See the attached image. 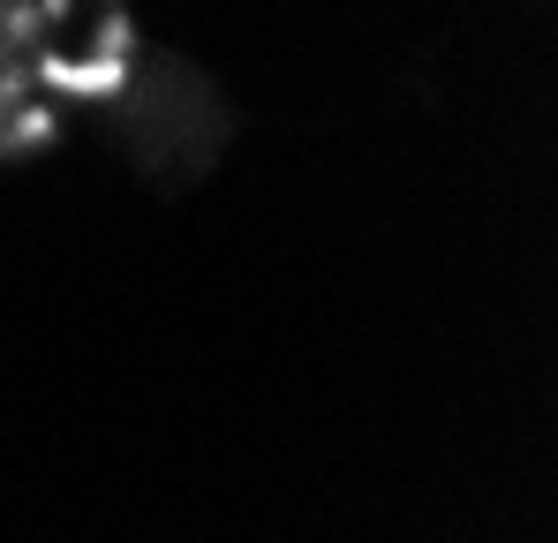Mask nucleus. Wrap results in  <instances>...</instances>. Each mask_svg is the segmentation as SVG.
Masks as SVG:
<instances>
[{"mask_svg":"<svg viewBox=\"0 0 558 543\" xmlns=\"http://www.w3.org/2000/svg\"><path fill=\"white\" fill-rule=\"evenodd\" d=\"M129 23L113 0H0V159L38 152L76 98L121 84Z\"/></svg>","mask_w":558,"mask_h":543,"instance_id":"obj_1","label":"nucleus"}]
</instances>
